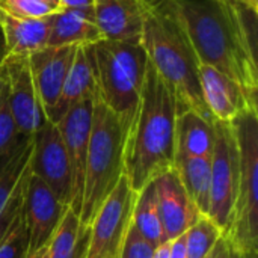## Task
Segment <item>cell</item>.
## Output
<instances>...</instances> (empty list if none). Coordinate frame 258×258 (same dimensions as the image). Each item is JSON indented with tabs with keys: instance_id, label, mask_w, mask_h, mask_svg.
I'll list each match as a JSON object with an SVG mask.
<instances>
[{
	"instance_id": "d590c367",
	"label": "cell",
	"mask_w": 258,
	"mask_h": 258,
	"mask_svg": "<svg viewBox=\"0 0 258 258\" xmlns=\"http://www.w3.org/2000/svg\"><path fill=\"white\" fill-rule=\"evenodd\" d=\"M26 258H47V246L36 251V252H33V254H29Z\"/></svg>"
},
{
	"instance_id": "d4e9b609",
	"label": "cell",
	"mask_w": 258,
	"mask_h": 258,
	"mask_svg": "<svg viewBox=\"0 0 258 258\" xmlns=\"http://www.w3.org/2000/svg\"><path fill=\"white\" fill-rule=\"evenodd\" d=\"M23 138L15 127L11 106H9V83H8V74L3 67L0 65V159L9 154Z\"/></svg>"
},
{
	"instance_id": "5bb4252c",
	"label": "cell",
	"mask_w": 258,
	"mask_h": 258,
	"mask_svg": "<svg viewBox=\"0 0 258 258\" xmlns=\"http://www.w3.org/2000/svg\"><path fill=\"white\" fill-rule=\"evenodd\" d=\"M74 51L76 47L73 45L44 47L27 56L33 85L36 88L47 119L60 97L65 79L74 57Z\"/></svg>"
},
{
	"instance_id": "7c38bea8",
	"label": "cell",
	"mask_w": 258,
	"mask_h": 258,
	"mask_svg": "<svg viewBox=\"0 0 258 258\" xmlns=\"http://www.w3.org/2000/svg\"><path fill=\"white\" fill-rule=\"evenodd\" d=\"M8 74L9 106L15 127L21 136H33L47 119L39 101L27 57H3Z\"/></svg>"
},
{
	"instance_id": "e575fe53",
	"label": "cell",
	"mask_w": 258,
	"mask_h": 258,
	"mask_svg": "<svg viewBox=\"0 0 258 258\" xmlns=\"http://www.w3.org/2000/svg\"><path fill=\"white\" fill-rule=\"evenodd\" d=\"M234 2L242 3V5H245L246 8H249V9L257 11L258 12V0H234Z\"/></svg>"
},
{
	"instance_id": "ffe728a7",
	"label": "cell",
	"mask_w": 258,
	"mask_h": 258,
	"mask_svg": "<svg viewBox=\"0 0 258 258\" xmlns=\"http://www.w3.org/2000/svg\"><path fill=\"white\" fill-rule=\"evenodd\" d=\"M174 139L175 156L210 157L215 145V121L195 110L180 112L175 119Z\"/></svg>"
},
{
	"instance_id": "836d02e7",
	"label": "cell",
	"mask_w": 258,
	"mask_h": 258,
	"mask_svg": "<svg viewBox=\"0 0 258 258\" xmlns=\"http://www.w3.org/2000/svg\"><path fill=\"white\" fill-rule=\"evenodd\" d=\"M230 258H258V252H240L230 246Z\"/></svg>"
},
{
	"instance_id": "2e32d148",
	"label": "cell",
	"mask_w": 258,
	"mask_h": 258,
	"mask_svg": "<svg viewBox=\"0 0 258 258\" xmlns=\"http://www.w3.org/2000/svg\"><path fill=\"white\" fill-rule=\"evenodd\" d=\"M97 95H98V71H97L94 44L77 45L60 97L51 115L48 116V121L56 124L71 106L88 98L94 100Z\"/></svg>"
},
{
	"instance_id": "d6986e66",
	"label": "cell",
	"mask_w": 258,
	"mask_h": 258,
	"mask_svg": "<svg viewBox=\"0 0 258 258\" xmlns=\"http://www.w3.org/2000/svg\"><path fill=\"white\" fill-rule=\"evenodd\" d=\"M0 26L5 39L3 57H27L47 47L48 17L21 18L3 12Z\"/></svg>"
},
{
	"instance_id": "52a82bcc",
	"label": "cell",
	"mask_w": 258,
	"mask_h": 258,
	"mask_svg": "<svg viewBox=\"0 0 258 258\" xmlns=\"http://www.w3.org/2000/svg\"><path fill=\"white\" fill-rule=\"evenodd\" d=\"M136 192L132 190L125 175L104 200L88 228L85 258H118L127 237Z\"/></svg>"
},
{
	"instance_id": "4fadbf2b",
	"label": "cell",
	"mask_w": 258,
	"mask_h": 258,
	"mask_svg": "<svg viewBox=\"0 0 258 258\" xmlns=\"http://www.w3.org/2000/svg\"><path fill=\"white\" fill-rule=\"evenodd\" d=\"M198 73L203 100L213 121L233 122L243 112L257 109V98L215 67L200 63Z\"/></svg>"
},
{
	"instance_id": "8d00e7d4",
	"label": "cell",
	"mask_w": 258,
	"mask_h": 258,
	"mask_svg": "<svg viewBox=\"0 0 258 258\" xmlns=\"http://www.w3.org/2000/svg\"><path fill=\"white\" fill-rule=\"evenodd\" d=\"M3 54H5V39H3V32L0 26V59H3Z\"/></svg>"
},
{
	"instance_id": "6da1fadb",
	"label": "cell",
	"mask_w": 258,
	"mask_h": 258,
	"mask_svg": "<svg viewBox=\"0 0 258 258\" xmlns=\"http://www.w3.org/2000/svg\"><path fill=\"white\" fill-rule=\"evenodd\" d=\"M177 6L200 63L257 98V11L234 0H177Z\"/></svg>"
},
{
	"instance_id": "8992f818",
	"label": "cell",
	"mask_w": 258,
	"mask_h": 258,
	"mask_svg": "<svg viewBox=\"0 0 258 258\" xmlns=\"http://www.w3.org/2000/svg\"><path fill=\"white\" fill-rule=\"evenodd\" d=\"M231 124L237 147V181L230 246L240 252H258V110L249 109Z\"/></svg>"
},
{
	"instance_id": "f546056e",
	"label": "cell",
	"mask_w": 258,
	"mask_h": 258,
	"mask_svg": "<svg viewBox=\"0 0 258 258\" xmlns=\"http://www.w3.org/2000/svg\"><path fill=\"white\" fill-rule=\"evenodd\" d=\"M95 0H59V9H85L94 11Z\"/></svg>"
},
{
	"instance_id": "3957f363",
	"label": "cell",
	"mask_w": 258,
	"mask_h": 258,
	"mask_svg": "<svg viewBox=\"0 0 258 258\" xmlns=\"http://www.w3.org/2000/svg\"><path fill=\"white\" fill-rule=\"evenodd\" d=\"M144 29L141 44L150 63L172 92L177 113L195 110L213 121L200 85V60L189 39L177 0H142Z\"/></svg>"
},
{
	"instance_id": "9a60e30c",
	"label": "cell",
	"mask_w": 258,
	"mask_h": 258,
	"mask_svg": "<svg viewBox=\"0 0 258 258\" xmlns=\"http://www.w3.org/2000/svg\"><path fill=\"white\" fill-rule=\"evenodd\" d=\"M157 206L166 242L183 236L201 216L174 169L154 180Z\"/></svg>"
},
{
	"instance_id": "603a6c76",
	"label": "cell",
	"mask_w": 258,
	"mask_h": 258,
	"mask_svg": "<svg viewBox=\"0 0 258 258\" xmlns=\"http://www.w3.org/2000/svg\"><path fill=\"white\" fill-rule=\"evenodd\" d=\"M88 231L80 227L79 216L68 207L47 245V258H85Z\"/></svg>"
},
{
	"instance_id": "f35d334b",
	"label": "cell",
	"mask_w": 258,
	"mask_h": 258,
	"mask_svg": "<svg viewBox=\"0 0 258 258\" xmlns=\"http://www.w3.org/2000/svg\"><path fill=\"white\" fill-rule=\"evenodd\" d=\"M0 65H2V59H0Z\"/></svg>"
},
{
	"instance_id": "cb8c5ba5",
	"label": "cell",
	"mask_w": 258,
	"mask_h": 258,
	"mask_svg": "<svg viewBox=\"0 0 258 258\" xmlns=\"http://www.w3.org/2000/svg\"><path fill=\"white\" fill-rule=\"evenodd\" d=\"M221 237L224 236L215 222L209 216H200L184 233L186 258H206Z\"/></svg>"
},
{
	"instance_id": "7a4b0ae2",
	"label": "cell",
	"mask_w": 258,
	"mask_h": 258,
	"mask_svg": "<svg viewBox=\"0 0 258 258\" xmlns=\"http://www.w3.org/2000/svg\"><path fill=\"white\" fill-rule=\"evenodd\" d=\"M175 119V98L148 60L138 112L124 144V175L133 192L174 169Z\"/></svg>"
},
{
	"instance_id": "484cf974",
	"label": "cell",
	"mask_w": 258,
	"mask_h": 258,
	"mask_svg": "<svg viewBox=\"0 0 258 258\" xmlns=\"http://www.w3.org/2000/svg\"><path fill=\"white\" fill-rule=\"evenodd\" d=\"M27 251H29L27 230L23 219V210L20 209L6 237L0 245V258H26Z\"/></svg>"
},
{
	"instance_id": "ba28073f",
	"label": "cell",
	"mask_w": 258,
	"mask_h": 258,
	"mask_svg": "<svg viewBox=\"0 0 258 258\" xmlns=\"http://www.w3.org/2000/svg\"><path fill=\"white\" fill-rule=\"evenodd\" d=\"M237 147L230 122L215 121V145L212 151V184L209 218L227 237L236 198Z\"/></svg>"
},
{
	"instance_id": "ac0fdd59",
	"label": "cell",
	"mask_w": 258,
	"mask_h": 258,
	"mask_svg": "<svg viewBox=\"0 0 258 258\" xmlns=\"http://www.w3.org/2000/svg\"><path fill=\"white\" fill-rule=\"evenodd\" d=\"M101 39L103 35L94 21V11L57 9L48 15L47 47H77L97 44Z\"/></svg>"
},
{
	"instance_id": "9c48e42d",
	"label": "cell",
	"mask_w": 258,
	"mask_h": 258,
	"mask_svg": "<svg viewBox=\"0 0 258 258\" xmlns=\"http://www.w3.org/2000/svg\"><path fill=\"white\" fill-rule=\"evenodd\" d=\"M32 141L30 172L41 178L63 206L70 207L71 169L57 125L45 121V124L32 136Z\"/></svg>"
},
{
	"instance_id": "30bf717a",
	"label": "cell",
	"mask_w": 258,
	"mask_h": 258,
	"mask_svg": "<svg viewBox=\"0 0 258 258\" xmlns=\"http://www.w3.org/2000/svg\"><path fill=\"white\" fill-rule=\"evenodd\" d=\"M94 100L88 98L71 106L56 122L62 136L70 169H71V201L70 209L79 216L83 197V183L88 159L89 136L92 127Z\"/></svg>"
},
{
	"instance_id": "44dd1931",
	"label": "cell",
	"mask_w": 258,
	"mask_h": 258,
	"mask_svg": "<svg viewBox=\"0 0 258 258\" xmlns=\"http://www.w3.org/2000/svg\"><path fill=\"white\" fill-rule=\"evenodd\" d=\"M174 171L189 200L201 216L209 215L210 209V184H212V156L189 157L175 156Z\"/></svg>"
},
{
	"instance_id": "e0dca14e",
	"label": "cell",
	"mask_w": 258,
	"mask_h": 258,
	"mask_svg": "<svg viewBox=\"0 0 258 258\" xmlns=\"http://www.w3.org/2000/svg\"><path fill=\"white\" fill-rule=\"evenodd\" d=\"M94 21L103 39L141 44L144 29L142 0H95Z\"/></svg>"
},
{
	"instance_id": "4316f807",
	"label": "cell",
	"mask_w": 258,
	"mask_h": 258,
	"mask_svg": "<svg viewBox=\"0 0 258 258\" xmlns=\"http://www.w3.org/2000/svg\"><path fill=\"white\" fill-rule=\"evenodd\" d=\"M6 14L21 18H44L59 9V0H2Z\"/></svg>"
},
{
	"instance_id": "8fae6325",
	"label": "cell",
	"mask_w": 258,
	"mask_h": 258,
	"mask_svg": "<svg viewBox=\"0 0 258 258\" xmlns=\"http://www.w3.org/2000/svg\"><path fill=\"white\" fill-rule=\"evenodd\" d=\"M67 209L68 207L56 198L48 186L29 169L21 207L29 239L27 255L48 245Z\"/></svg>"
},
{
	"instance_id": "83f0119b",
	"label": "cell",
	"mask_w": 258,
	"mask_h": 258,
	"mask_svg": "<svg viewBox=\"0 0 258 258\" xmlns=\"http://www.w3.org/2000/svg\"><path fill=\"white\" fill-rule=\"evenodd\" d=\"M154 249H156V246L148 243L138 233V230L133 227V224H130L127 237L124 240L122 249H121L118 258H153Z\"/></svg>"
},
{
	"instance_id": "277c9868",
	"label": "cell",
	"mask_w": 258,
	"mask_h": 258,
	"mask_svg": "<svg viewBox=\"0 0 258 258\" xmlns=\"http://www.w3.org/2000/svg\"><path fill=\"white\" fill-rule=\"evenodd\" d=\"M124 144L125 132L121 121L97 95L94 98L83 197L79 213L83 231H88L95 213L124 174Z\"/></svg>"
},
{
	"instance_id": "1f68e13d",
	"label": "cell",
	"mask_w": 258,
	"mask_h": 258,
	"mask_svg": "<svg viewBox=\"0 0 258 258\" xmlns=\"http://www.w3.org/2000/svg\"><path fill=\"white\" fill-rule=\"evenodd\" d=\"M169 258H186L184 234L174 240H169Z\"/></svg>"
},
{
	"instance_id": "74e56055",
	"label": "cell",
	"mask_w": 258,
	"mask_h": 258,
	"mask_svg": "<svg viewBox=\"0 0 258 258\" xmlns=\"http://www.w3.org/2000/svg\"><path fill=\"white\" fill-rule=\"evenodd\" d=\"M2 14H3V9H2V0H0V18H2Z\"/></svg>"
},
{
	"instance_id": "d6a6232c",
	"label": "cell",
	"mask_w": 258,
	"mask_h": 258,
	"mask_svg": "<svg viewBox=\"0 0 258 258\" xmlns=\"http://www.w3.org/2000/svg\"><path fill=\"white\" fill-rule=\"evenodd\" d=\"M153 258H169V242H165V243L156 246Z\"/></svg>"
},
{
	"instance_id": "4dcf8cb0",
	"label": "cell",
	"mask_w": 258,
	"mask_h": 258,
	"mask_svg": "<svg viewBox=\"0 0 258 258\" xmlns=\"http://www.w3.org/2000/svg\"><path fill=\"white\" fill-rule=\"evenodd\" d=\"M206 258H230V243L225 237H221Z\"/></svg>"
},
{
	"instance_id": "7402d4cb",
	"label": "cell",
	"mask_w": 258,
	"mask_h": 258,
	"mask_svg": "<svg viewBox=\"0 0 258 258\" xmlns=\"http://www.w3.org/2000/svg\"><path fill=\"white\" fill-rule=\"evenodd\" d=\"M132 224L138 230V233L153 246H159L166 242L160 221L154 181L148 183L136 194Z\"/></svg>"
},
{
	"instance_id": "f1b7e54d",
	"label": "cell",
	"mask_w": 258,
	"mask_h": 258,
	"mask_svg": "<svg viewBox=\"0 0 258 258\" xmlns=\"http://www.w3.org/2000/svg\"><path fill=\"white\" fill-rule=\"evenodd\" d=\"M27 174H29V169L27 172L24 174L23 180L20 181L17 190L14 192V195L11 197L9 203L6 204V207L3 209V212L0 213V245L3 242V239L6 237L17 213L20 212L21 206H23V192H24V184H26V178H27Z\"/></svg>"
},
{
	"instance_id": "5b68a950",
	"label": "cell",
	"mask_w": 258,
	"mask_h": 258,
	"mask_svg": "<svg viewBox=\"0 0 258 258\" xmlns=\"http://www.w3.org/2000/svg\"><path fill=\"white\" fill-rule=\"evenodd\" d=\"M98 71V98L110 109L127 133L135 121L148 56L142 44L101 39L94 44Z\"/></svg>"
}]
</instances>
